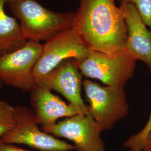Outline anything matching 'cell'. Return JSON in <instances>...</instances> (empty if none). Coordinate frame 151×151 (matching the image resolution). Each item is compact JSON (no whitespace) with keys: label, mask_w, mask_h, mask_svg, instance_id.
I'll list each match as a JSON object with an SVG mask.
<instances>
[{"label":"cell","mask_w":151,"mask_h":151,"mask_svg":"<svg viewBox=\"0 0 151 151\" xmlns=\"http://www.w3.org/2000/svg\"><path fill=\"white\" fill-rule=\"evenodd\" d=\"M27 41L47 42L72 26L75 13L50 11L36 0H7Z\"/></svg>","instance_id":"2"},{"label":"cell","mask_w":151,"mask_h":151,"mask_svg":"<svg viewBox=\"0 0 151 151\" xmlns=\"http://www.w3.org/2000/svg\"><path fill=\"white\" fill-rule=\"evenodd\" d=\"M1 83H0V88H1Z\"/></svg>","instance_id":"18"},{"label":"cell","mask_w":151,"mask_h":151,"mask_svg":"<svg viewBox=\"0 0 151 151\" xmlns=\"http://www.w3.org/2000/svg\"><path fill=\"white\" fill-rule=\"evenodd\" d=\"M136 62L124 50L113 54L90 50L85 58L77 61V65L82 75L106 86L124 87L133 76Z\"/></svg>","instance_id":"4"},{"label":"cell","mask_w":151,"mask_h":151,"mask_svg":"<svg viewBox=\"0 0 151 151\" xmlns=\"http://www.w3.org/2000/svg\"><path fill=\"white\" fill-rule=\"evenodd\" d=\"M30 92L32 111L42 128L53 125L60 118L82 114L74 105L65 103L50 90L38 84Z\"/></svg>","instance_id":"10"},{"label":"cell","mask_w":151,"mask_h":151,"mask_svg":"<svg viewBox=\"0 0 151 151\" xmlns=\"http://www.w3.org/2000/svg\"><path fill=\"white\" fill-rule=\"evenodd\" d=\"M15 124V107L0 100V139L11 130Z\"/></svg>","instance_id":"13"},{"label":"cell","mask_w":151,"mask_h":151,"mask_svg":"<svg viewBox=\"0 0 151 151\" xmlns=\"http://www.w3.org/2000/svg\"><path fill=\"white\" fill-rule=\"evenodd\" d=\"M73 27L90 50L113 54L124 50L127 29L115 0H80Z\"/></svg>","instance_id":"1"},{"label":"cell","mask_w":151,"mask_h":151,"mask_svg":"<svg viewBox=\"0 0 151 151\" xmlns=\"http://www.w3.org/2000/svg\"><path fill=\"white\" fill-rule=\"evenodd\" d=\"M127 29L124 50L135 60L146 63L151 71V32L135 6L120 5Z\"/></svg>","instance_id":"11"},{"label":"cell","mask_w":151,"mask_h":151,"mask_svg":"<svg viewBox=\"0 0 151 151\" xmlns=\"http://www.w3.org/2000/svg\"><path fill=\"white\" fill-rule=\"evenodd\" d=\"M43 45L28 40L22 47L0 57V83L30 92L37 85L34 69L40 57Z\"/></svg>","instance_id":"6"},{"label":"cell","mask_w":151,"mask_h":151,"mask_svg":"<svg viewBox=\"0 0 151 151\" xmlns=\"http://www.w3.org/2000/svg\"><path fill=\"white\" fill-rule=\"evenodd\" d=\"M0 141L29 146L41 151H70L75 147L43 131L39 127L32 110L24 106L15 107V124Z\"/></svg>","instance_id":"5"},{"label":"cell","mask_w":151,"mask_h":151,"mask_svg":"<svg viewBox=\"0 0 151 151\" xmlns=\"http://www.w3.org/2000/svg\"><path fill=\"white\" fill-rule=\"evenodd\" d=\"M120 5L134 6L143 22L151 32V0H118Z\"/></svg>","instance_id":"15"},{"label":"cell","mask_w":151,"mask_h":151,"mask_svg":"<svg viewBox=\"0 0 151 151\" xmlns=\"http://www.w3.org/2000/svg\"><path fill=\"white\" fill-rule=\"evenodd\" d=\"M82 86L90 104L88 113L103 131L111 129L128 115L129 107L124 87L102 86L87 79L83 81Z\"/></svg>","instance_id":"3"},{"label":"cell","mask_w":151,"mask_h":151,"mask_svg":"<svg viewBox=\"0 0 151 151\" xmlns=\"http://www.w3.org/2000/svg\"><path fill=\"white\" fill-rule=\"evenodd\" d=\"M82 77L77 61L74 59L65 60L60 63L37 82V84L59 92L81 110L83 114L88 113V106L81 96Z\"/></svg>","instance_id":"9"},{"label":"cell","mask_w":151,"mask_h":151,"mask_svg":"<svg viewBox=\"0 0 151 151\" xmlns=\"http://www.w3.org/2000/svg\"><path fill=\"white\" fill-rule=\"evenodd\" d=\"M0 151H30L17 147L12 144L5 143L0 141Z\"/></svg>","instance_id":"16"},{"label":"cell","mask_w":151,"mask_h":151,"mask_svg":"<svg viewBox=\"0 0 151 151\" xmlns=\"http://www.w3.org/2000/svg\"><path fill=\"white\" fill-rule=\"evenodd\" d=\"M41 129L55 137L70 140L78 151H105L101 137L103 130L89 113L77 114Z\"/></svg>","instance_id":"8"},{"label":"cell","mask_w":151,"mask_h":151,"mask_svg":"<svg viewBox=\"0 0 151 151\" xmlns=\"http://www.w3.org/2000/svg\"><path fill=\"white\" fill-rule=\"evenodd\" d=\"M151 131V113L145 127L135 135H132L124 143L130 151H143L146 138Z\"/></svg>","instance_id":"14"},{"label":"cell","mask_w":151,"mask_h":151,"mask_svg":"<svg viewBox=\"0 0 151 151\" xmlns=\"http://www.w3.org/2000/svg\"><path fill=\"white\" fill-rule=\"evenodd\" d=\"M7 0H0V57L21 48L27 42L19 22L5 11Z\"/></svg>","instance_id":"12"},{"label":"cell","mask_w":151,"mask_h":151,"mask_svg":"<svg viewBox=\"0 0 151 151\" xmlns=\"http://www.w3.org/2000/svg\"><path fill=\"white\" fill-rule=\"evenodd\" d=\"M90 50L73 27L49 39L43 45L40 57L34 69L37 82L65 60L80 61L85 58Z\"/></svg>","instance_id":"7"},{"label":"cell","mask_w":151,"mask_h":151,"mask_svg":"<svg viewBox=\"0 0 151 151\" xmlns=\"http://www.w3.org/2000/svg\"><path fill=\"white\" fill-rule=\"evenodd\" d=\"M143 151H151V131L146 138Z\"/></svg>","instance_id":"17"}]
</instances>
